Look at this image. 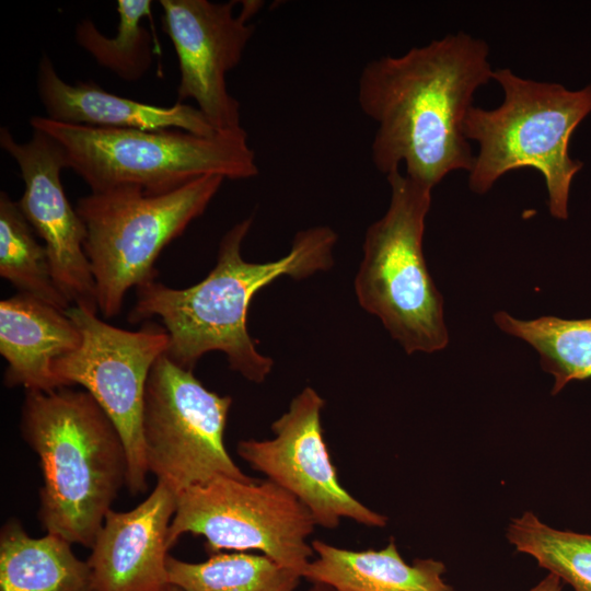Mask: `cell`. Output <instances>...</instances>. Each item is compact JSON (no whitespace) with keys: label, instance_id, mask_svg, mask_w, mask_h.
Returning a JSON list of instances; mask_svg holds the SVG:
<instances>
[{"label":"cell","instance_id":"obj_25","mask_svg":"<svg viewBox=\"0 0 591 591\" xmlns=\"http://www.w3.org/2000/svg\"><path fill=\"white\" fill-rule=\"evenodd\" d=\"M310 591H335V590L322 583H314V586L310 589Z\"/></svg>","mask_w":591,"mask_h":591},{"label":"cell","instance_id":"obj_4","mask_svg":"<svg viewBox=\"0 0 591 591\" xmlns=\"http://www.w3.org/2000/svg\"><path fill=\"white\" fill-rule=\"evenodd\" d=\"M503 92L493 109L472 106L463 121L465 138L478 146L468 187L485 194L506 173L533 167L546 184L554 218H568L570 185L583 163L570 158L573 130L591 113V85L578 91L522 78L508 68L494 71Z\"/></svg>","mask_w":591,"mask_h":591},{"label":"cell","instance_id":"obj_15","mask_svg":"<svg viewBox=\"0 0 591 591\" xmlns=\"http://www.w3.org/2000/svg\"><path fill=\"white\" fill-rule=\"evenodd\" d=\"M36 89L46 117L58 123L106 129H181L200 136L219 132L197 107L186 103L161 107L115 95L92 81L70 84L46 55L38 62Z\"/></svg>","mask_w":591,"mask_h":591},{"label":"cell","instance_id":"obj_20","mask_svg":"<svg viewBox=\"0 0 591 591\" xmlns=\"http://www.w3.org/2000/svg\"><path fill=\"white\" fill-rule=\"evenodd\" d=\"M494 320L501 331L525 340L538 352L543 370L555 379L553 395L573 380L591 378V318L542 316L521 321L500 311Z\"/></svg>","mask_w":591,"mask_h":591},{"label":"cell","instance_id":"obj_1","mask_svg":"<svg viewBox=\"0 0 591 591\" xmlns=\"http://www.w3.org/2000/svg\"><path fill=\"white\" fill-rule=\"evenodd\" d=\"M494 71L487 43L462 31L369 61L358 103L378 126L375 169L389 175L404 164L408 177L431 189L453 171L470 172L475 154L463 121Z\"/></svg>","mask_w":591,"mask_h":591},{"label":"cell","instance_id":"obj_6","mask_svg":"<svg viewBox=\"0 0 591 591\" xmlns=\"http://www.w3.org/2000/svg\"><path fill=\"white\" fill-rule=\"evenodd\" d=\"M384 216L364 234L363 257L355 277L360 306L380 318L393 339L410 355L447 347L443 299L422 252L431 188L394 171Z\"/></svg>","mask_w":591,"mask_h":591},{"label":"cell","instance_id":"obj_3","mask_svg":"<svg viewBox=\"0 0 591 591\" xmlns=\"http://www.w3.org/2000/svg\"><path fill=\"white\" fill-rule=\"evenodd\" d=\"M20 431L39 459L42 529L91 548L126 487L127 452L116 426L89 392L63 386L26 391Z\"/></svg>","mask_w":591,"mask_h":591},{"label":"cell","instance_id":"obj_12","mask_svg":"<svg viewBox=\"0 0 591 591\" xmlns=\"http://www.w3.org/2000/svg\"><path fill=\"white\" fill-rule=\"evenodd\" d=\"M164 32L178 60L177 102L192 99L218 131H240V103L227 86L254 33L235 2L161 0Z\"/></svg>","mask_w":591,"mask_h":591},{"label":"cell","instance_id":"obj_21","mask_svg":"<svg viewBox=\"0 0 591 591\" xmlns=\"http://www.w3.org/2000/svg\"><path fill=\"white\" fill-rule=\"evenodd\" d=\"M0 276L18 292L62 311L71 306L55 283L44 244L37 241L19 202L3 190L0 193Z\"/></svg>","mask_w":591,"mask_h":591},{"label":"cell","instance_id":"obj_19","mask_svg":"<svg viewBox=\"0 0 591 591\" xmlns=\"http://www.w3.org/2000/svg\"><path fill=\"white\" fill-rule=\"evenodd\" d=\"M201 563L167 556L170 586L182 591H294L302 576L265 555L216 553Z\"/></svg>","mask_w":591,"mask_h":591},{"label":"cell","instance_id":"obj_9","mask_svg":"<svg viewBox=\"0 0 591 591\" xmlns=\"http://www.w3.org/2000/svg\"><path fill=\"white\" fill-rule=\"evenodd\" d=\"M230 396L206 389L165 354L153 364L146 385L142 437L149 473L176 495L218 475L240 480L244 474L224 444Z\"/></svg>","mask_w":591,"mask_h":591},{"label":"cell","instance_id":"obj_7","mask_svg":"<svg viewBox=\"0 0 591 591\" xmlns=\"http://www.w3.org/2000/svg\"><path fill=\"white\" fill-rule=\"evenodd\" d=\"M223 181L207 175L161 195L119 186L79 198L76 209L86 228L84 252L105 318L120 313L131 288L154 280L161 252L205 212Z\"/></svg>","mask_w":591,"mask_h":591},{"label":"cell","instance_id":"obj_5","mask_svg":"<svg viewBox=\"0 0 591 591\" xmlns=\"http://www.w3.org/2000/svg\"><path fill=\"white\" fill-rule=\"evenodd\" d=\"M54 138L92 193L136 186L147 195L173 192L207 175L248 179L258 174L245 130L200 136L181 129H106L30 118Z\"/></svg>","mask_w":591,"mask_h":591},{"label":"cell","instance_id":"obj_10","mask_svg":"<svg viewBox=\"0 0 591 591\" xmlns=\"http://www.w3.org/2000/svg\"><path fill=\"white\" fill-rule=\"evenodd\" d=\"M67 315L78 326L82 343L53 363L61 387L83 386L112 419L125 443L131 495L148 489V465L142 437V412L149 373L166 352L169 334L157 323L138 331L115 327L97 314L71 305Z\"/></svg>","mask_w":591,"mask_h":591},{"label":"cell","instance_id":"obj_16","mask_svg":"<svg viewBox=\"0 0 591 591\" xmlns=\"http://www.w3.org/2000/svg\"><path fill=\"white\" fill-rule=\"evenodd\" d=\"M81 343V333L66 311L22 292L0 301V354L8 363L5 386L43 392L61 387L53 363Z\"/></svg>","mask_w":591,"mask_h":591},{"label":"cell","instance_id":"obj_11","mask_svg":"<svg viewBox=\"0 0 591 591\" xmlns=\"http://www.w3.org/2000/svg\"><path fill=\"white\" fill-rule=\"evenodd\" d=\"M324 399L304 387L271 425L274 438L242 440L237 454L267 479L298 498L316 525L334 529L344 518L383 528L387 518L358 501L339 482L323 436Z\"/></svg>","mask_w":591,"mask_h":591},{"label":"cell","instance_id":"obj_14","mask_svg":"<svg viewBox=\"0 0 591 591\" xmlns=\"http://www.w3.org/2000/svg\"><path fill=\"white\" fill-rule=\"evenodd\" d=\"M177 495L157 482L151 494L126 512L111 510L88 558L95 591H167V536Z\"/></svg>","mask_w":591,"mask_h":591},{"label":"cell","instance_id":"obj_23","mask_svg":"<svg viewBox=\"0 0 591 591\" xmlns=\"http://www.w3.org/2000/svg\"><path fill=\"white\" fill-rule=\"evenodd\" d=\"M506 536L517 552L533 557L572 591H591V534L557 530L525 511L511 519Z\"/></svg>","mask_w":591,"mask_h":591},{"label":"cell","instance_id":"obj_18","mask_svg":"<svg viewBox=\"0 0 591 591\" xmlns=\"http://www.w3.org/2000/svg\"><path fill=\"white\" fill-rule=\"evenodd\" d=\"M71 545L49 533L32 537L10 519L0 531V591H95L88 561Z\"/></svg>","mask_w":591,"mask_h":591},{"label":"cell","instance_id":"obj_22","mask_svg":"<svg viewBox=\"0 0 591 591\" xmlns=\"http://www.w3.org/2000/svg\"><path fill=\"white\" fill-rule=\"evenodd\" d=\"M150 0H118V28L114 37L104 35L93 21L84 19L76 25V43L96 63L121 80L135 82L143 78L153 62L152 38L141 25L151 12Z\"/></svg>","mask_w":591,"mask_h":591},{"label":"cell","instance_id":"obj_17","mask_svg":"<svg viewBox=\"0 0 591 591\" xmlns=\"http://www.w3.org/2000/svg\"><path fill=\"white\" fill-rule=\"evenodd\" d=\"M316 555L302 578L335 591H453L443 580L445 566L432 558L408 565L394 538L379 551H349L314 540Z\"/></svg>","mask_w":591,"mask_h":591},{"label":"cell","instance_id":"obj_8","mask_svg":"<svg viewBox=\"0 0 591 591\" xmlns=\"http://www.w3.org/2000/svg\"><path fill=\"white\" fill-rule=\"evenodd\" d=\"M315 525L306 507L274 482L218 475L177 494L167 545L189 533L205 538L209 555L259 551L302 576L315 555L308 543Z\"/></svg>","mask_w":591,"mask_h":591},{"label":"cell","instance_id":"obj_24","mask_svg":"<svg viewBox=\"0 0 591 591\" xmlns=\"http://www.w3.org/2000/svg\"><path fill=\"white\" fill-rule=\"evenodd\" d=\"M565 583L554 573L548 572L536 586L529 591H564Z\"/></svg>","mask_w":591,"mask_h":591},{"label":"cell","instance_id":"obj_26","mask_svg":"<svg viewBox=\"0 0 591 591\" xmlns=\"http://www.w3.org/2000/svg\"><path fill=\"white\" fill-rule=\"evenodd\" d=\"M167 591H182L179 588L171 586Z\"/></svg>","mask_w":591,"mask_h":591},{"label":"cell","instance_id":"obj_13","mask_svg":"<svg viewBox=\"0 0 591 591\" xmlns=\"http://www.w3.org/2000/svg\"><path fill=\"white\" fill-rule=\"evenodd\" d=\"M0 147L19 166L24 192L18 202L44 242L55 283L71 305L96 313V285L84 252L86 228L61 183L68 167L62 147L36 129L19 142L7 127L0 129Z\"/></svg>","mask_w":591,"mask_h":591},{"label":"cell","instance_id":"obj_2","mask_svg":"<svg viewBox=\"0 0 591 591\" xmlns=\"http://www.w3.org/2000/svg\"><path fill=\"white\" fill-rule=\"evenodd\" d=\"M252 223L246 218L225 232L215 267L198 283L175 289L153 280L136 288L129 322L158 317L169 334L165 355L186 370L193 371L205 354L221 351L232 370L264 382L274 361L257 350L247 331L253 297L282 276L303 279L334 265L337 234L326 225L299 231L288 254L277 260L246 262L241 250Z\"/></svg>","mask_w":591,"mask_h":591}]
</instances>
